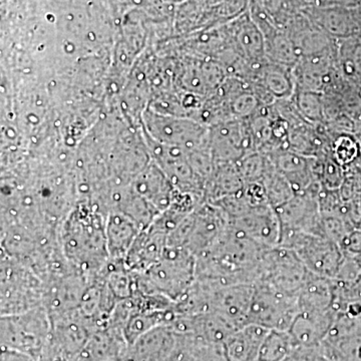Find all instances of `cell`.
Masks as SVG:
<instances>
[{"mask_svg": "<svg viewBox=\"0 0 361 361\" xmlns=\"http://www.w3.org/2000/svg\"><path fill=\"white\" fill-rule=\"evenodd\" d=\"M106 223L97 204H80L59 224V246L71 270L92 280L103 274L111 261Z\"/></svg>", "mask_w": 361, "mask_h": 361, "instance_id": "6da1fadb", "label": "cell"}, {"mask_svg": "<svg viewBox=\"0 0 361 361\" xmlns=\"http://www.w3.org/2000/svg\"><path fill=\"white\" fill-rule=\"evenodd\" d=\"M197 257L184 247L168 245L161 257L141 273H135L139 291L177 302L196 281Z\"/></svg>", "mask_w": 361, "mask_h": 361, "instance_id": "7a4b0ae2", "label": "cell"}, {"mask_svg": "<svg viewBox=\"0 0 361 361\" xmlns=\"http://www.w3.org/2000/svg\"><path fill=\"white\" fill-rule=\"evenodd\" d=\"M1 316L44 306L45 283L32 268L1 251Z\"/></svg>", "mask_w": 361, "mask_h": 361, "instance_id": "3957f363", "label": "cell"}, {"mask_svg": "<svg viewBox=\"0 0 361 361\" xmlns=\"http://www.w3.org/2000/svg\"><path fill=\"white\" fill-rule=\"evenodd\" d=\"M52 324L44 306L1 316V348L28 353L40 361L51 341Z\"/></svg>", "mask_w": 361, "mask_h": 361, "instance_id": "277c9868", "label": "cell"}, {"mask_svg": "<svg viewBox=\"0 0 361 361\" xmlns=\"http://www.w3.org/2000/svg\"><path fill=\"white\" fill-rule=\"evenodd\" d=\"M293 251L310 272L336 280L345 254L341 247L326 237L281 229L279 244Z\"/></svg>", "mask_w": 361, "mask_h": 361, "instance_id": "5b68a950", "label": "cell"}, {"mask_svg": "<svg viewBox=\"0 0 361 361\" xmlns=\"http://www.w3.org/2000/svg\"><path fill=\"white\" fill-rule=\"evenodd\" d=\"M298 313V294L287 293L257 282L254 285L247 324L288 331Z\"/></svg>", "mask_w": 361, "mask_h": 361, "instance_id": "8992f818", "label": "cell"}, {"mask_svg": "<svg viewBox=\"0 0 361 361\" xmlns=\"http://www.w3.org/2000/svg\"><path fill=\"white\" fill-rule=\"evenodd\" d=\"M310 273L293 251L281 246L271 247L265 251L258 282L287 293L298 294Z\"/></svg>", "mask_w": 361, "mask_h": 361, "instance_id": "52a82bcc", "label": "cell"}, {"mask_svg": "<svg viewBox=\"0 0 361 361\" xmlns=\"http://www.w3.org/2000/svg\"><path fill=\"white\" fill-rule=\"evenodd\" d=\"M322 190V184L315 183L302 193L294 195L288 201L274 208L281 229L324 236L322 214L318 201Z\"/></svg>", "mask_w": 361, "mask_h": 361, "instance_id": "ba28073f", "label": "cell"}, {"mask_svg": "<svg viewBox=\"0 0 361 361\" xmlns=\"http://www.w3.org/2000/svg\"><path fill=\"white\" fill-rule=\"evenodd\" d=\"M211 152L215 164L237 163L256 152L247 120L233 118L220 123L210 132Z\"/></svg>", "mask_w": 361, "mask_h": 361, "instance_id": "9c48e42d", "label": "cell"}, {"mask_svg": "<svg viewBox=\"0 0 361 361\" xmlns=\"http://www.w3.org/2000/svg\"><path fill=\"white\" fill-rule=\"evenodd\" d=\"M229 223L260 245L270 248L279 244L281 224L276 211L269 204L253 207Z\"/></svg>", "mask_w": 361, "mask_h": 361, "instance_id": "30bf717a", "label": "cell"}, {"mask_svg": "<svg viewBox=\"0 0 361 361\" xmlns=\"http://www.w3.org/2000/svg\"><path fill=\"white\" fill-rule=\"evenodd\" d=\"M177 341L178 334L172 327H156L128 346L121 361H170Z\"/></svg>", "mask_w": 361, "mask_h": 361, "instance_id": "8fae6325", "label": "cell"}, {"mask_svg": "<svg viewBox=\"0 0 361 361\" xmlns=\"http://www.w3.org/2000/svg\"><path fill=\"white\" fill-rule=\"evenodd\" d=\"M302 11L332 39L342 40L360 35L355 7L307 6Z\"/></svg>", "mask_w": 361, "mask_h": 361, "instance_id": "7c38bea8", "label": "cell"}, {"mask_svg": "<svg viewBox=\"0 0 361 361\" xmlns=\"http://www.w3.org/2000/svg\"><path fill=\"white\" fill-rule=\"evenodd\" d=\"M268 157L278 172L290 183L294 193H302L318 182L313 173V158L300 155L288 149H278Z\"/></svg>", "mask_w": 361, "mask_h": 361, "instance_id": "4fadbf2b", "label": "cell"}, {"mask_svg": "<svg viewBox=\"0 0 361 361\" xmlns=\"http://www.w3.org/2000/svg\"><path fill=\"white\" fill-rule=\"evenodd\" d=\"M336 314L299 311L288 331L299 348H317L329 334Z\"/></svg>", "mask_w": 361, "mask_h": 361, "instance_id": "5bb4252c", "label": "cell"}, {"mask_svg": "<svg viewBox=\"0 0 361 361\" xmlns=\"http://www.w3.org/2000/svg\"><path fill=\"white\" fill-rule=\"evenodd\" d=\"M106 231L111 260L123 261L142 229L129 216L111 210L106 215Z\"/></svg>", "mask_w": 361, "mask_h": 361, "instance_id": "9a60e30c", "label": "cell"}, {"mask_svg": "<svg viewBox=\"0 0 361 361\" xmlns=\"http://www.w3.org/2000/svg\"><path fill=\"white\" fill-rule=\"evenodd\" d=\"M233 37L237 54L250 66L260 65L267 59L265 56L264 37L248 11L235 25Z\"/></svg>", "mask_w": 361, "mask_h": 361, "instance_id": "2e32d148", "label": "cell"}, {"mask_svg": "<svg viewBox=\"0 0 361 361\" xmlns=\"http://www.w3.org/2000/svg\"><path fill=\"white\" fill-rule=\"evenodd\" d=\"M269 330L255 324H246L225 341L229 361H259L261 346Z\"/></svg>", "mask_w": 361, "mask_h": 361, "instance_id": "e0dca14e", "label": "cell"}, {"mask_svg": "<svg viewBox=\"0 0 361 361\" xmlns=\"http://www.w3.org/2000/svg\"><path fill=\"white\" fill-rule=\"evenodd\" d=\"M291 68L266 59L260 66L253 68V77L249 82H260L275 101L289 99L295 90Z\"/></svg>", "mask_w": 361, "mask_h": 361, "instance_id": "ac0fdd59", "label": "cell"}, {"mask_svg": "<svg viewBox=\"0 0 361 361\" xmlns=\"http://www.w3.org/2000/svg\"><path fill=\"white\" fill-rule=\"evenodd\" d=\"M244 185L236 163L215 164L212 174L206 180L204 198L205 202L214 203L237 193Z\"/></svg>", "mask_w": 361, "mask_h": 361, "instance_id": "d6986e66", "label": "cell"}, {"mask_svg": "<svg viewBox=\"0 0 361 361\" xmlns=\"http://www.w3.org/2000/svg\"><path fill=\"white\" fill-rule=\"evenodd\" d=\"M338 65L348 82L361 87V35L338 40Z\"/></svg>", "mask_w": 361, "mask_h": 361, "instance_id": "ffe728a7", "label": "cell"}, {"mask_svg": "<svg viewBox=\"0 0 361 361\" xmlns=\"http://www.w3.org/2000/svg\"><path fill=\"white\" fill-rule=\"evenodd\" d=\"M329 135L330 155L344 170L353 167L361 160V146L357 135L330 133Z\"/></svg>", "mask_w": 361, "mask_h": 361, "instance_id": "44dd1931", "label": "cell"}, {"mask_svg": "<svg viewBox=\"0 0 361 361\" xmlns=\"http://www.w3.org/2000/svg\"><path fill=\"white\" fill-rule=\"evenodd\" d=\"M298 348L290 332L269 330L261 346L259 361H283Z\"/></svg>", "mask_w": 361, "mask_h": 361, "instance_id": "7402d4cb", "label": "cell"}, {"mask_svg": "<svg viewBox=\"0 0 361 361\" xmlns=\"http://www.w3.org/2000/svg\"><path fill=\"white\" fill-rule=\"evenodd\" d=\"M265 56L271 63L292 68L297 61L295 47L285 30H277L265 37Z\"/></svg>", "mask_w": 361, "mask_h": 361, "instance_id": "603a6c76", "label": "cell"}, {"mask_svg": "<svg viewBox=\"0 0 361 361\" xmlns=\"http://www.w3.org/2000/svg\"><path fill=\"white\" fill-rule=\"evenodd\" d=\"M291 99L304 121L312 125L324 123L322 92L295 90Z\"/></svg>", "mask_w": 361, "mask_h": 361, "instance_id": "cb8c5ba5", "label": "cell"}, {"mask_svg": "<svg viewBox=\"0 0 361 361\" xmlns=\"http://www.w3.org/2000/svg\"><path fill=\"white\" fill-rule=\"evenodd\" d=\"M270 159V158H269ZM268 202L273 208L282 205L285 202L291 199L295 195L292 189L290 183L283 175L280 174L270 160L269 167L266 171L262 179Z\"/></svg>", "mask_w": 361, "mask_h": 361, "instance_id": "d4e9b609", "label": "cell"}, {"mask_svg": "<svg viewBox=\"0 0 361 361\" xmlns=\"http://www.w3.org/2000/svg\"><path fill=\"white\" fill-rule=\"evenodd\" d=\"M236 164L244 184L261 183L266 171L269 167L270 159L268 155L260 152H252L244 156Z\"/></svg>", "mask_w": 361, "mask_h": 361, "instance_id": "484cf974", "label": "cell"}, {"mask_svg": "<svg viewBox=\"0 0 361 361\" xmlns=\"http://www.w3.org/2000/svg\"><path fill=\"white\" fill-rule=\"evenodd\" d=\"M329 357L319 346L313 348H298L283 361H327Z\"/></svg>", "mask_w": 361, "mask_h": 361, "instance_id": "4316f807", "label": "cell"}, {"mask_svg": "<svg viewBox=\"0 0 361 361\" xmlns=\"http://www.w3.org/2000/svg\"><path fill=\"white\" fill-rule=\"evenodd\" d=\"M361 0H310V6L316 7H355Z\"/></svg>", "mask_w": 361, "mask_h": 361, "instance_id": "83f0119b", "label": "cell"}, {"mask_svg": "<svg viewBox=\"0 0 361 361\" xmlns=\"http://www.w3.org/2000/svg\"><path fill=\"white\" fill-rule=\"evenodd\" d=\"M1 361H39L28 353L16 349L1 348Z\"/></svg>", "mask_w": 361, "mask_h": 361, "instance_id": "f1b7e54d", "label": "cell"}, {"mask_svg": "<svg viewBox=\"0 0 361 361\" xmlns=\"http://www.w3.org/2000/svg\"><path fill=\"white\" fill-rule=\"evenodd\" d=\"M355 13L356 20H357L358 26H360V35H361V2L358 6L355 7Z\"/></svg>", "mask_w": 361, "mask_h": 361, "instance_id": "f546056e", "label": "cell"}, {"mask_svg": "<svg viewBox=\"0 0 361 361\" xmlns=\"http://www.w3.org/2000/svg\"><path fill=\"white\" fill-rule=\"evenodd\" d=\"M357 137H358V139H360V146H361V129L360 130V132H358Z\"/></svg>", "mask_w": 361, "mask_h": 361, "instance_id": "4dcf8cb0", "label": "cell"}]
</instances>
